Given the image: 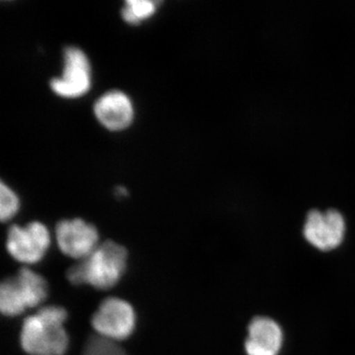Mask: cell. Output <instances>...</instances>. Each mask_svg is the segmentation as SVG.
<instances>
[{
    "label": "cell",
    "mask_w": 355,
    "mask_h": 355,
    "mask_svg": "<svg viewBox=\"0 0 355 355\" xmlns=\"http://www.w3.org/2000/svg\"><path fill=\"white\" fill-rule=\"evenodd\" d=\"M67 312L60 306L42 308L26 318L20 334L21 347L30 355H64L69 338L64 329Z\"/></svg>",
    "instance_id": "cell-1"
},
{
    "label": "cell",
    "mask_w": 355,
    "mask_h": 355,
    "mask_svg": "<svg viewBox=\"0 0 355 355\" xmlns=\"http://www.w3.org/2000/svg\"><path fill=\"white\" fill-rule=\"evenodd\" d=\"M128 252L113 241L99 245L87 258L67 270V277L74 286L87 284L97 289H109L118 284L125 275Z\"/></svg>",
    "instance_id": "cell-2"
},
{
    "label": "cell",
    "mask_w": 355,
    "mask_h": 355,
    "mask_svg": "<svg viewBox=\"0 0 355 355\" xmlns=\"http://www.w3.org/2000/svg\"><path fill=\"white\" fill-rule=\"evenodd\" d=\"M49 286L41 275L24 268L12 277H7L0 286V309L8 317L19 316L36 307L48 297Z\"/></svg>",
    "instance_id": "cell-3"
},
{
    "label": "cell",
    "mask_w": 355,
    "mask_h": 355,
    "mask_svg": "<svg viewBox=\"0 0 355 355\" xmlns=\"http://www.w3.org/2000/svg\"><path fill=\"white\" fill-rule=\"evenodd\" d=\"M51 246L49 229L38 221L22 227L12 225L7 233L6 248L14 260L34 265L43 260Z\"/></svg>",
    "instance_id": "cell-4"
},
{
    "label": "cell",
    "mask_w": 355,
    "mask_h": 355,
    "mask_svg": "<svg viewBox=\"0 0 355 355\" xmlns=\"http://www.w3.org/2000/svg\"><path fill=\"white\" fill-rule=\"evenodd\" d=\"M92 327L106 340H123L132 335L137 324L132 306L120 298H107L93 315Z\"/></svg>",
    "instance_id": "cell-5"
},
{
    "label": "cell",
    "mask_w": 355,
    "mask_h": 355,
    "mask_svg": "<svg viewBox=\"0 0 355 355\" xmlns=\"http://www.w3.org/2000/svg\"><path fill=\"white\" fill-rule=\"evenodd\" d=\"M91 87V67L87 55L80 49L69 46L64 51L62 76L51 79V88L64 98H78Z\"/></svg>",
    "instance_id": "cell-6"
},
{
    "label": "cell",
    "mask_w": 355,
    "mask_h": 355,
    "mask_svg": "<svg viewBox=\"0 0 355 355\" xmlns=\"http://www.w3.org/2000/svg\"><path fill=\"white\" fill-rule=\"evenodd\" d=\"M345 219L336 210H313L308 214L303 234L312 246L328 252L340 246L345 239Z\"/></svg>",
    "instance_id": "cell-7"
},
{
    "label": "cell",
    "mask_w": 355,
    "mask_h": 355,
    "mask_svg": "<svg viewBox=\"0 0 355 355\" xmlns=\"http://www.w3.org/2000/svg\"><path fill=\"white\" fill-rule=\"evenodd\" d=\"M55 235L60 251L77 260L87 258L99 246L97 229L83 219H64L58 222Z\"/></svg>",
    "instance_id": "cell-8"
},
{
    "label": "cell",
    "mask_w": 355,
    "mask_h": 355,
    "mask_svg": "<svg viewBox=\"0 0 355 355\" xmlns=\"http://www.w3.org/2000/svg\"><path fill=\"white\" fill-rule=\"evenodd\" d=\"M94 114L102 125L113 132H118L130 127L135 111L127 94L113 90L105 93L95 102Z\"/></svg>",
    "instance_id": "cell-9"
},
{
    "label": "cell",
    "mask_w": 355,
    "mask_h": 355,
    "mask_svg": "<svg viewBox=\"0 0 355 355\" xmlns=\"http://www.w3.org/2000/svg\"><path fill=\"white\" fill-rule=\"evenodd\" d=\"M284 333L277 322L268 317H256L248 328L245 343L247 355H279Z\"/></svg>",
    "instance_id": "cell-10"
},
{
    "label": "cell",
    "mask_w": 355,
    "mask_h": 355,
    "mask_svg": "<svg viewBox=\"0 0 355 355\" xmlns=\"http://www.w3.org/2000/svg\"><path fill=\"white\" fill-rule=\"evenodd\" d=\"M156 6L157 3L150 0H128L121 10V16L130 24H139L155 13Z\"/></svg>",
    "instance_id": "cell-11"
},
{
    "label": "cell",
    "mask_w": 355,
    "mask_h": 355,
    "mask_svg": "<svg viewBox=\"0 0 355 355\" xmlns=\"http://www.w3.org/2000/svg\"><path fill=\"white\" fill-rule=\"evenodd\" d=\"M20 202L17 195L3 182L0 186V217L6 222L12 219L19 210Z\"/></svg>",
    "instance_id": "cell-12"
}]
</instances>
